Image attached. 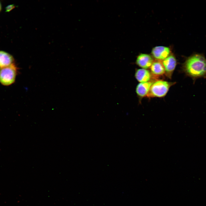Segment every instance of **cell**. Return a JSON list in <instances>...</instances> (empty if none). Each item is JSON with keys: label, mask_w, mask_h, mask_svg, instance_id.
I'll use <instances>...</instances> for the list:
<instances>
[{"label": "cell", "mask_w": 206, "mask_h": 206, "mask_svg": "<svg viewBox=\"0 0 206 206\" xmlns=\"http://www.w3.org/2000/svg\"><path fill=\"white\" fill-rule=\"evenodd\" d=\"M174 83L163 80L154 82L147 96L148 97H163L165 96L170 88Z\"/></svg>", "instance_id": "obj_3"}, {"label": "cell", "mask_w": 206, "mask_h": 206, "mask_svg": "<svg viewBox=\"0 0 206 206\" xmlns=\"http://www.w3.org/2000/svg\"><path fill=\"white\" fill-rule=\"evenodd\" d=\"M2 9V6L0 2V11H1Z\"/></svg>", "instance_id": "obj_12"}, {"label": "cell", "mask_w": 206, "mask_h": 206, "mask_svg": "<svg viewBox=\"0 0 206 206\" xmlns=\"http://www.w3.org/2000/svg\"><path fill=\"white\" fill-rule=\"evenodd\" d=\"M135 76L138 81L140 83L149 81L152 76L148 70L144 69H140L137 70L135 73Z\"/></svg>", "instance_id": "obj_9"}, {"label": "cell", "mask_w": 206, "mask_h": 206, "mask_svg": "<svg viewBox=\"0 0 206 206\" xmlns=\"http://www.w3.org/2000/svg\"><path fill=\"white\" fill-rule=\"evenodd\" d=\"M153 61V58L150 55L141 54L138 56L136 63L142 68L146 69L150 68Z\"/></svg>", "instance_id": "obj_6"}, {"label": "cell", "mask_w": 206, "mask_h": 206, "mask_svg": "<svg viewBox=\"0 0 206 206\" xmlns=\"http://www.w3.org/2000/svg\"><path fill=\"white\" fill-rule=\"evenodd\" d=\"M153 82L151 81L138 84L136 90L137 95L140 98L147 96Z\"/></svg>", "instance_id": "obj_8"}, {"label": "cell", "mask_w": 206, "mask_h": 206, "mask_svg": "<svg viewBox=\"0 0 206 206\" xmlns=\"http://www.w3.org/2000/svg\"><path fill=\"white\" fill-rule=\"evenodd\" d=\"M18 68L14 63L0 68V82L3 85L8 86L15 82Z\"/></svg>", "instance_id": "obj_2"}, {"label": "cell", "mask_w": 206, "mask_h": 206, "mask_svg": "<svg viewBox=\"0 0 206 206\" xmlns=\"http://www.w3.org/2000/svg\"><path fill=\"white\" fill-rule=\"evenodd\" d=\"M170 52V48L164 46H157L152 49L151 54L157 60H163L167 57Z\"/></svg>", "instance_id": "obj_5"}, {"label": "cell", "mask_w": 206, "mask_h": 206, "mask_svg": "<svg viewBox=\"0 0 206 206\" xmlns=\"http://www.w3.org/2000/svg\"><path fill=\"white\" fill-rule=\"evenodd\" d=\"M152 77L158 78L165 74V68L161 61L156 60L154 61L150 67Z\"/></svg>", "instance_id": "obj_7"}, {"label": "cell", "mask_w": 206, "mask_h": 206, "mask_svg": "<svg viewBox=\"0 0 206 206\" xmlns=\"http://www.w3.org/2000/svg\"><path fill=\"white\" fill-rule=\"evenodd\" d=\"M162 63L165 69V74L169 78H171L177 64L175 58L173 55H169L163 60Z\"/></svg>", "instance_id": "obj_4"}, {"label": "cell", "mask_w": 206, "mask_h": 206, "mask_svg": "<svg viewBox=\"0 0 206 206\" xmlns=\"http://www.w3.org/2000/svg\"><path fill=\"white\" fill-rule=\"evenodd\" d=\"M13 57L5 52L0 51V68L9 66L14 63Z\"/></svg>", "instance_id": "obj_10"}, {"label": "cell", "mask_w": 206, "mask_h": 206, "mask_svg": "<svg viewBox=\"0 0 206 206\" xmlns=\"http://www.w3.org/2000/svg\"><path fill=\"white\" fill-rule=\"evenodd\" d=\"M183 70L194 80L200 78H206V59L201 54L193 55L185 61Z\"/></svg>", "instance_id": "obj_1"}, {"label": "cell", "mask_w": 206, "mask_h": 206, "mask_svg": "<svg viewBox=\"0 0 206 206\" xmlns=\"http://www.w3.org/2000/svg\"><path fill=\"white\" fill-rule=\"evenodd\" d=\"M15 7V6L14 5H10L6 7V11H9L11 10L12 9H13Z\"/></svg>", "instance_id": "obj_11"}]
</instances>
